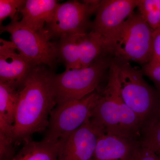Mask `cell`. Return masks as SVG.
<instances>
[{
	"label": "cell",
	"instance_id": "cell-11",
	"mask_svg": "<svg viewBox=\"0 0 160 160\" xmlns=\"http://www.w3.org/2000/svg\"><path fill=\"white\" fill-rule=\"evenodd\" d=\"M139 0L101 1L90 31L102 39L133 13Z\"/></svg>",
	"mask_w": 160,
	"mask_h": 160
},
{
	"label": "cell",
	"instance_id": "cell-20",
	"mask_svg": "<svg viewBox=\"0 0 160 160\" xmlns=\"http://www.w3.org/2000/svg\"><path fill=\"white\" fill-rule=\"evenodd\" d=\"M17 146L12 137L0 132V160H11L16 154Z\"/></svg>",
	"mask_w": 160,
	"mask_h": 160
},
{
	"label": "cell",
	"instance_id": "cell-8",
	"mask_svg": "<svg viewBox=\"0 0 160 160\" xmlns=\"http://www.w3.org/2000/svg\"><path fill=\"white\" fill-rule=\"evenodd\" d=\"M1 30L9 32L11 42L32 66L53 67L58 58L56 43L51 42L46 35L23 26L19 21H11L1 26Z\"/></svg>",
	"mask_w": 160,
	"mask_h": 160
},
{
	"label": "cell",
	"instance_id": "cell-10",
	"mask_svg": "<svg viewBox=\"0 0 160 160\" xmlns=\"http://www.w3.org/2000/svg\"><path fill=\"white\" fill-rule=\"evenodd\" d=\"M105 131L91 119L59 140L58 160H92L99 138Z\"/></svg>",
	"mask_w": 160,
	"mask_h": 160
},
{
	"label": "cell",
	"instance_id": "cell-23",
	"mask_svg": "<svg viewBox=\"0 0 160 160\" xmlns=\"http://www.w3.org/2000/svg\"><path fill=\"white\" fill-rule=\"evenodd\" d=\"M134 160H160V157L150 149L141 146Z\"/></svg>",
	"mask_w": 160,
	"mask_h": 160
},
{
	"label": "cell",
	"instance_id": "cell-9",
	"mask_svg": "<svg viewBox=\"0 0 160 160\" xmlns=\"http://www.w3.org/2000/svg\"><path fill=\"white\" fill-rule=\"evenodd\" d=\"M56 43L58 58L66 69L86 68L103 56L102 40L93 32L65 34Z\"/></svg>",
	"mask_w": 160,
	"mask_h": 160
},
{
	"label": "cell",
	"instance_id": "cell-24",
	"mask_svg": "<svg viewBox=\"0 0 160 160\" xmlns=\"http://www.w3.org/2000/svg\"></svg>",
	"mask_w": 160,
	"mask_h": 160
},
{
	"label": "cell",
	"instance_id": "cell-17",
	"mask_svg": "<svg viewBox=\"0 0 160 160\" xmlns=\"http://www.w3.org/2000/svg\"><path fill=\"white\" fill-rule=\"evenodd\" d=\"M139 13L153 31L160 29V0H139Z\"/></svg>",
	"mask_w": 160,
	"mask_h": 160
},
{
	"label": "cell",
	"instance_id": "cell-2",
	"mask_svg": "<svg viewBox=\"0 0 160 160\" xmlns=\"http://www.w3.org/2000/svg\"><path fill=\"white\" fill-rule=\"evenodd\" d=\"M108 83L93 109L91 119L106 132L141 140L144 126L121 95L119 66L112 59Z\"/></svg>",
	"mask_w": 160,
	"mask_h": 160
},
{
	"label": "cell",
	"instance_id": "cell-7",
	"mask_svg": "<svg viewBox=\"0 0 160 160\" xmlns=\"http://www.w3.org/2000/svg\"><path fill=\"white\" fill-rule=\"evenodd\" d=\"M101 1H68L59 4L52 20L46 26L45 32L51 41L65 34L89 32Z\"/></svg>",
	"mask_w": 160,
	"mask_h": 160
},
{
	"label": "cell",
	"instance_id": "cell-21",
	"mask_svg": "<svg viewBox=\"0 0 160 160\" xmlns=\"http://www.w3.org/2000/svg\"><path fill=\"white\" fill-rule=\"evenodd\" d=\"M142 70L144 75L149 78L160 91V64L148 63L143 66Z\"/></svg>",
	"mask_w": 160,
	"mask_h": 160
},
{
	"label": "cell",
	"instance_id": "cell-1",
	"mask_svg": "<svg viewBox=\"0 0 160 160\" xmlns=\"http://www.w3.org/2000/svg\"><path fill=\"white\" fill-rule=\"evenodd\" d=\"M44 65L35 66L19 89L12 138L17 146L45 131L57 102L52 85V72Z\"/></svg>",
	"mask_w": 160,
	"mask_h": 160
},
{
	"label": "cell",
	"instance_id": "cell-15",
	"mask_svg": "<svg viewBox=\"0 0 160 160\" xmlns=\"http://www.w3.org/2000/svg\"><path fill=\"white\" fill-rule=\"evenodd\" d=\"M19 98L18 89L0 82V132L12 137Z\"/></svg>",
	"mask_w": 160,
	"mask_h": 160
},
{
	"label": "cell",
	"instance_id": "cell-19",
	"mask_svg": "<svg viewBox=\"0 0 160 160\" xmlns=\"http://www.w3.org/2000/svg\"><path fill=\"white\" fill-rule=\"evenodd\" d=\"M26 2V0H0V22L7 18L11 21H19V13Z\"/></svg>",
	"mask_w": 160,
	"mask_h": 160
},
{
	"label": "cell",
	"instance_id": "cell-6",
	"mask_svg": "<svg viewBox=\"0 0 160 160\" xmlns=\"http://www.w3.org/2000/svg\"><path fill=\"white\" fill-rule=\"evenodd\" d=\"M100 95L95 91L81 99L58 104L50 113L42 140L58 142L79 129L91 118Z\"/></svg>",
	"mask_w": 160,
	"mask_h": 160
},
{
	"label": "cell",
	"instance_id": "cell-18",
	"mask_svg": "<svg viewBox=\"0 0 160 160\" xmlns=\"http://www.w3.org/2000/svg\"><path fill=\"white\" fill-rule=\"evenodd\" d=\"M141 146L148 148L160 157V119L143 133Z\"/></svg>",
	"mask_w": 160,
	"mask_h": 160
},
{
	"label": "cell",
	"instance_id": "cell-14",
	"mask_svg": "<svg viewBox=\"0 0 160 160\" xmlns=\"http://www.w3.org/2000/svg\"><path fill=\"white\" fill-rule=\"evenodd\" d=\"M58 4L55 0H27L21 10L22 18L19 22L36 32L46 36L45 28L52 20Z\"/></svg>",
	"mask_w": 160,
	"mask_h": 160
},
{
	"label": "cell",
	"instance_id": "cell-4",
	"mask_svg": "<svg viewBox=\"0 0 160 160\" xmlns=\"http://www.w3.org/2000/svg\"><path fill=\"white\" fill-rule=\"evenodd\" d=\"M116 62L119 66L121 95L141 120L144 132L160 119V91L146 82L142 69L132 67L129 62Z\"/></svg>",
	"mask_w": 160,
	"mask_h": 160
},
{
	"label": "cell",
	"instance_id": "cell-13",
	"mask_svg": "<svg viewBox=\"0 0 160 160\" xmlns=\"http://www.w3.org/2000/svg\"><path fill=\"white\" fill-rule=\"evenodd\" d=\"M141 147L140 140L105 132L98 140L92 160H134Z\"/></svg>",
	"mask_w": 160,
	"mask_h": 160
},
{
	"label": "cell",
	"instance_id": "cell-22",
	"mask_svg": "<svg viewBox=\"0 0 160 160\" xmlns=\"http://www.w3.org/2000/svg\"><path fill=\"white\" fill-rule=\"evenodd\" d=\"M149 63L160 64V29L153 31L152 53Z\"/></svg>",
	"mask_w": 160,
	"mask_h": 160
},
{
	"label": "cell",
	"instance_id": "cell-12",
	"mask_svg": "<svg viewBox=\"0 0 160 160\" xmlns=\"http://www.w3.org/2000/svg\"><path fill=\"white\" fill-rule=\"evenodd\" d=\"M0 82L19 89L35 66H32L11 41L0 39Z\"/></svg>",
	"mask_w": 160,
	"mask_h": 160
},
{
	"label": "cell",
	"instance_id": "cell-16",
	"mask_svg": "<svg viewBox=\"0 0 160 160\" xmlns=\"http://www.w3.org/2000/svg\"><path fill=\"white\" fill-rule=\"evenodd\" d=\"M60 146L59 141L28 140L11 160H58Z\"/></svg>",
	"mask_w": 160,
	"mask_h": 160
},
{
	"label": "cell",
	"instance_id": "cell-5",
	"mask_svg": "<svg viewBox=\"0 0 160 160\" xmlns=\"http://www.w3.org/2000/svg\"><path fill=\"white\" fill-rule=\"evenodd\" d=\"M112 59L103 56L86 68L66 69L52 73V85L57 105L65 101L81 99L96 91L107 71Z\"/></svg>",
	"mask_w": 160,
	"mask_h": 160
},
{
	"label": "cell",
	"instance_id": "cell-3",
	"mask_svg": "<svg viewBox=\"0 0 160 160\" xmlns=\"http://www.w3.org/2000/svg\"><path fill=\"white\" fill-rule=\"evenodd\" d=\"M153 35L139 12L133 13L103 38V55L117 62L132 61L144 66L151 59Z\"/></svg>",
	"mask_w": 160,
	"mask_h": 160
}]
</instances>
